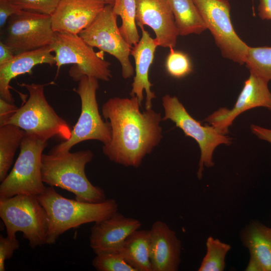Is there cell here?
<instances>
[{"label":"cell","mask_w":271,"mask_h":271,"mask_svg":"<svg viewBox=\"0 0 271 271\" xmlns=\"http://www.w3.org/2000/svg\"><path fill=\"white\" fill-rule=\"evenodd\" d=\"M268 80L250 72L237 99L231 109L220 107L208 115L204 121L208 122L223 134L239 114L250 109L262 107L271 111V92Z\"/></svg>","instance_id":"4fadbf2b"},{"label":"cell","mask_w":271,"mask_h":271,"mask_svg":"<svg viewBox=\"0 0 271 271\" xmlns=\"http://www.w3.org/2000/svg\"><path fill=\"white\" fill-rule=\"evenodd\" d=\"M3 29L1 41L15 55L50 46L56 36L50 15L23 10L12 16Z\"/></svg>","instance_id":"30bf717a"},{"label":"cell","mask_w":271,"mask_h":271,"mask_svg":"<svg viewBox=\"0 0 271 271\" xmlns=\"http://www.w3.org/2000/svg\"><path fill=\"white\" fill-rule=\"evenodd\" d=\"M20 10L9 0H0V28L3 29L8 19L13 15L19 12Z\"/></svg>","instance_id":"4dcf8cb0"},{"label":"cell","mask_w":271,"mask_h":271,"mask_svg":"<svg viewBox=\"0 0 271 271\" xmlns=\"http://www.w3.org/2000/svg\"><path fill=\"white\" fill-rule=\"evenodd\" d=\"M179 35L200 34L207 29L193 0H168Z\"/></svg>","instance_id":"7402d4cb"},{"label":"cell","mask_w":271,"mask_h":271,"mask_svg":"<svg viewBox=\"0 0 271 271\" xmlns=\"http://www.w3.org/2000/svg\"><path fill=\"white\" fill-rule=\"evenodd\" d=\"M136 219L126 217L118 211L91 228L90 246L97 254L104 251L118 250L126 237L141 227Z\"/></svg>","instance_id":"2e32d148"},{"label":"cell","mask_w":271,"mask_h":271,"mask_svg":"<svg viewBox=\"0 0 271 271\" xmlns=\"http://www.w3.org/2000/svg\"><path fill=\"white\" fill-rule=\"evenodd\" d=\"M240 239L249 250L247 271H271V227L250 221L241 229Z\"/></svg>","instance_id":"ffe728a7"},{"label":"cell","mask_w":271,"mask_h":271,"mask_svg":"<svg viewBox=\"0 0 271 271\" xmlns=\"http://www.w3.org/2000/svg\"><path fill=\"white\" fill-rule=\"evenodd\" d=\"M138 98L115 97L102 105V116L109 120L111 139L103 145L108 159L125 167H139L143 159L163 138L161 114L152 108L141 112Z\"/></svg>","instance_id":"6da1fadb"},{"label":"cell","mask_w":271,"mask_h":271,"mask_svg":"<svg viewBox=\"0 0 271 271\" xmlns=\"http://www.w3.org/2000/svg\"><path fill=\"white\" fill-rule=\"evenodd\" d=\"M19 85L28 90L29 97L4 125H16L45 141L53 137L68 140L72 129L47 100L44 94L46 84L22 83Z\"/></svg>","instance_id":"277c9868"},{"label":"cell","mask_w":271,"mask_h":271,"mask_svg":"<svg viewBox=\"0 0 271 271\" xmlns=\"http://www.w3.org/2000/svg\"><path fill=\"white\" fill-rule=\"evenodd\" d=\"M20 10L51 16L61 0H9Z\"/></svg>","instance_id":"f1b7e54d"},{"label":"cell","mask_w":271,"mask_h":271,"mask_svg":"<svg viewBox=\"0 0 271 271\" xmlns=\"http://www.w3.org/2000/svg\"><path fill=\"white\" fill-rule=\"evenodd\" d=\"M117 17L112 6L106 5L96 19L79 36L91 47L116 58L121 66L122 77L127 79L134 74L129 60L131 48L121 34Z\"/></svg>","instance_id":"7c38bea8"},{"label":"cell","mask_w":271,"mask_h":271,"mask_svg":"<svg viewBox=\"0 0 271 271\" xmlns=\"http://www.w3.org/2000/svg\"><path fill=\"white\" fill-rule=\"evenodd\" d=\"M118 251L135 271H152L150 230L134 231L126 237Z\"/></svg>","instance_id":"44dd1931"},{"label":"cell","mask_w":271,"mask_h":271,"mask_svg":"<svg viewBox=\"0 0 271 271\" xmlns=\"http://www.w3.org/2000/svg\"><path fill=\"white\" fill-rule=\"evenodd\" d=\"M37 198L48 215L46 244L49 245L55 243L65 231L85 223L102 221L118 209L114 199H106L99 203L82 202L65 198L50 186Z\"/></svg>","instance_id":"7a4b0ae2"},{"label":"cell","mask_w":271,"mask_h":271,"mask_svg":"<svg viewBox=\"0 0 271 271\" xmlns=\"http://www.w3.org/2000/svg\"><path fill=\"white\" fill-rule=\"evenodd\" d=\"M250 129L258 139L271 144V129L252 124L250 125Z\"/></svg>","instance_id":"d6a6232c"},{"label":"cell","mask_w":271,"mask_h":271,"mask_svg":"<svg viewBox=\"0 0 271 271\" xmlns=\"http://www.w3.org/2000/svg\"><path fill=\"white\" fill-rule=\"evenodd\" d=\"M162 104L165 111L162 120H171L182 130L185 136L192 138L198 144L201 153L197 176L201 180L204 167L210 168L214 165V150L220 145H230L231 139L220 133L211 125H202L189 114L175 96L165 95L162 98Z\"/></svg>","instance_id":"9c48e42d"},{"label":"cell","mask_w":271,"mask_h":271,"mask_svg":"<svg viewBox=\"0 0 271 271\" xmlns=\"http://www.w3.org/2000/svg\"><path fill=\"white\" fill-rule=\"evenodd\" d=\"M106 5L113 6L115 0H102Z\"/></svg>","instance_id":"d590c367"},{"label":"cell","mask_w":271,"mask_h":271,"mask_svg":"<svg viewBox=\"0 0 271 271\" xmlns=\"http://www.w3.org/2000/svg\"><path fill=\"white\" fill-rule=\"evenodd\" d=\"M165 66L168 73L176 78H181L192 71V65L188 55L180 51L170 48Z\"/></svg>","instance_id":"83f0119b"},{"label":"cell","mask_w":271,"mask_h":271,"mask_svg":"<svg viewBox=\"0 0 271 271\" xmlns=\"http://www.w3.org/2000/svg\"><path fill=\"white\" fill-rule=\"evenodd\" d=\"M202 19L225 58L242 65L248 47L232 25L227 0H193Z\"/></svg>","instance_id":"8fae6325"},{"label":"cell","mask_w":271,"mask_h":271,"mask_svg":"<svg viewBox=\"0 0 271 271\" xmlns=\"http://www.w3.org/2000/svg\"><path fill=\"white\" fill-rule=\"evenodd\" d=\"M15 54L12 49L5 44L3 41L0 42V65L4 64L15 57Z\"/></svg>","instance_id":"836d02e7"},{"label":"cell","mask_w":271,"mask_h":271,"mask_svg":"<svg viewBox=\"0 0 271 271\" xmlns=\"http://www.w3.org/2000/svg\"><path fill=\"white\" fill-rule=\"evenodd\" d=\"M20 243L19 240L16 238H11L9 236L4 237L0 235V271L6 269L5 261L11 258L14 251L19 249Z\"/></svg>","instance_id":"f546056e"},{"label":"cell","mask_w":271,"mask_h":271,"mask_svg":"<svg viewBox=\"0 0 271 271\" xmlns=\"http://www.w3.org/2000/svg\"><path fill=\"white\" fill-rule=\"evenodd\" d=\"M92 265L98 271H135L118 250L104 251L96 254Z\"/></svg>","instance_id":"4316f807"},{"label":"cell","mask_w":271,"mask_h":271,"mask_svg":"<svg viewBox=\"0 0 271 271\" xmlns=\"http://www.w3.org/2000/svg\"><path fill=\"white\" fill-rule=\"evenodd\" d=\"M25 131L7 124L0 126V181L4 180L12 166L15 153L20 147Z\"/></svg>","instance_id":"603a6c76"},{"label":"cell","mask_w":271,"mask_h":271,"mask_svg":"<svg viewBox=\"0 0 271 271\" xmlns=\"http://www.w3.org/2000/svg\"><path fill=\"white\" fill-rule=\"evenodd\" d=\"M250 72L271 80V47H248L245 59Z\"/></svg>","instance_id":"484cf974"},{"label":"cell","mask_w":271,"mask_h":271,"mask_svg":"<svg viewBox=\"0 0 271 271\" xmlns=\"http://www.w3.org/2000/svg\"><path fill=\"white\" fill-rule=\"evenodd\" d=\"M258 11L262 20H271V0H259Z\"/></svg>","instance_id":"e575fe53"},{"label":"cell","mask_w":271,"mask_h":271,"mask_svg":"<svg viewBox=\"0 0 271 271\" xmlns=\"http://www.w3.org/2000/svg\"><path fill=\"white\" fill-rule=\"evenodd\" d=\"M93 158L89 150L52 154H43L41 176L44 183L74 194L78 201L99 203L106 199L104 190L93 185L85 172L86 165Z\"/></svg>","instance_id":"3957f363"},{"label":"cell","mask_w":271,"mask_h":271,"mask_svg":"<svg viewBox=\"0 0 271 271\" xmlns=\"http://www.w3.org/2000/svg\"><path fill=\"white\" fill-rule=\"evenodd\" d=\"M47 141L25 131L19 155L11 172L0 185V197L21 194L38 196L46 189L41 176V158Z\"/></svg>","instance_id":"ba28073f"},{"label":"cell","mask_w":271,"mask_h":271,"mask_svg":"<svg viewBox=\"0 0 271 271\" xmlns=\"http://www.w3.org/2000/svg\"><path fill=\"white\" fill-rule=\"evenodd\" d=\"M106 5L102 0H61L51 16L52 28L55 32L79 35Z\"/></svg>","instance_id":"9a60e30c"},{"label":"cell","mask_w":271,"mask_h":271,"mask_svg":"<svg viewBox=\"0 0 271 271\" xmlns=\"http://www.w3.org/2000/svg\"><path fill=\"white\" fill-rule=\"evenodd\" d=\"M50 46L15 55L10 61L0 65V96L6 101L14 103L10 91V83L16 77L26 73L32 74L33 67L39 64H55L54 55Z\"/></svg>","instance_id":"d6986e66"},{"label":"cell","mask_w":271,"mask_h":271,"mask_svg":"<svg viewBox=\"0 0 271 271\" xmlns=\"http://www.w3.org/2000/svg\"><path fill=\"white\" fill-rule=\"evenodd\" d=\"M114 13L121 20L119 31L123 38L132 48L140 40L136 25V4L135 0H115Z\"/></svg>","instance_id":"cb8c5ba5"},{"label":"cell","mask_w":271,"mask_h":271,"mask_svg":"<svg viewBox=\"0 0 271 271\" xmlns=\"http://www.w3.org/2000/svg\"><path fill=\"white\" fill-rule=\"evenodd\" d=\"M152 271H177L181 262V242L164 222L155 221L150 229Z\"/></svg>","instance_id":"e0dca14e"},{"label":"cell","mask_w":271,"mask_h":271,"mask_svg":"<svg viewBox=\"0 0 271 271\" xmlns=\"http://www.w3.org/2000/svg\"><path fill=\"white\" fill-rule=\"evenodd\" d=\"M136 23L140 28L146 25L154 32L159 46L174 48L178 32L168 0H135Z\"/></svg>","instance_id":"5bb4252c"},{"label":"cell","mask_w":271,"mask_h":271,"mask_svg":"<svg viewBox=\"0 0 271 271\" xmlns=\"http://www.w3.org/2000/svg\"><path fill=\"white\" fill-rule=\"evenodd\" d=\"M73 91L81 100V113L71 131L70 138L53 147L49 154H56L70 151L76 145L85 141L97 140L103 145L111 139L110 122L104 121L100 115L96 99V91L99 88L98 80L95 78L83 76Z\"/></svg>","instance_id":"8992f818"},{"label":"cell","mask_w":271,"mask_h":271,"mask_svg":"<svg viewBox=\"0 0 271 271\" xmlns=\"http://www.w3.org/2000/svg\"><path fill=\"white\" fill-rule=\"evenodd\" d=\"M0 217L8 236L16 238V233L22 232L32 249L46 244L48 218L37 196L21 194L0 197Z\"/></svg>","instance_id":"5b68a950"},{"label":"cell","mask_w":271,"mask_h":271,"mask_svg":"<svg viewBox=\"0 0 271 271\" xmlns=\"http://www.w3.org/2000/svg\"><path fill=\"white\" fill-rule=\"evenodd\" d=\"M18 108L14 103L0 98V126L4 125Z\"/></svg>","instance_id":"1f68e13d"},{"label":"cell","mask_w":271,"mask_h":271,"mask_svg":"<svg viewBox=\"0 0 271 271\" xmlns=\"http://www.w3.org/2000/svg\"><path fill=\"white\" fill-rule=\"evenodd\" d=\"M50 47L54 53L57 72L62 65L74 64L69 71L73 80L78 81L84 76L105 81L112 78L110 63L103 59V52H95L79 35L56 32Z\"/></svg>","instance_id":"52a82bcc"},{"label":"cell","mask_w":271,"mask_h":271,"mask_svg":"<svg viewBox=\"0 0 271 271\" xmlns=\"http://www.w3.org/2000/svg\"><path fill=\"white\" fill-rule=\"evenodd\" d=\"M206 245L207 252L198 270H223L226 255L231 249L230 245L211 236L207 238Z\"/></svg>","instance_id":"d4e9b609"},{"label":"cell","mask_w":271,"mask_h":271,"mask_svg":"<svg viewBox=\"0 0 271 271\" xmlns=\"http://www.w3.org/2000/svg\"><path fill=\"white\" fill-rule=\"evenodd\" d=\"M142 37L139 42L131 49V55L135 62V76L131 84V96H136L141 105L143 100V91L146 93L145 108H152V100L156 95L151 87L152 84L149 79V69L152 65L156 48L159 46L144 27L141 28Z\"/></svg>","instance_id":"ac0fdd59"}]
</instances>
